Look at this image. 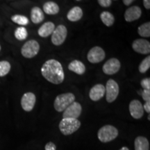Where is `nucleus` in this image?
I'll use <instances>...</instances> for the list:
<instances>
[{"instance_id":"1","label":"nucleus","mask_w":150,"mask_h":150,"mask_svg":"<svg viewBox=\"0 0 150 150\" xmlns=\"http://www.w3.org/2000/svg\"><path fill=\"white\" fill-rule=\"evenodd\" d=\"M41 74L47 81L59 85L65 79V73L63 66L59 61L55 59L47 61L41 67Z\"/></svg>"},{"instance_id":"2","label":"nucleus","mask_w":150,"mask_h":150,"mask_svg":"<svg viewBox=\"0 0 150 150\" xmlns=\"http://www.w3.org/2000/svg\"><path fill=\"white\" fill-rule=\"evenodd\" d=\"M81 127V122L74 118H63L59 123V129L65 136H69L76 132Z\"/></svg>"},{"instance_id":"3","label":"nucleus","mask_w":150,"mask_h":150,"mask_svg":"<svg viewBox=\"0 0 150 150\" xmlns=\"http://www.w3.org/2000/svg\"><path fill=\"white\" fill-rule=\"evenodd\" d=\"M74 102H75V96L73 93L61 94L58 95L54 100V108L58 112H63Z\"/></svg>"},{"instance_id":"4","label":"nucleus","mask_w":150,"mask_h":150,"mask_svg":"<svg viewBox=\"0 0 150 150\" xmlns=\"http://www.w3.org/2000/svg\"><path fill=\"white\" fill-rule=\"evenodd\" d=\"M118 136V130L112 125H105L99 129L97 137L102 142L106 143L115 140Z\"/></svg>"},{"instance_id":"5","label":"nucleus","mask_w":150,"mask_h":150,"mask_svg":"<svg viewBox=\"0 0 150 150\" xmlns=\"http://www.w3.org/2000/svg\"><path fill=\"white\" fill-rule=\"evenodd\" d=\"M40 51V45L35 40H30L26 42L22 47L21 54L24 58L32 59Z\"/></svg>"},{"instance_id":"6","label":"nucleus","mask_w":150,"mask_h":150,"mask_svg":"<svg viewBox=\"0 0 150 150\" xmlns=\"http://www.w3.org/2000/svg\"><path fill=\"white\" fill-rule=\"evenodd\" d=\"M105 91H106L105 94H106V101L108 103H112L117 99L119 95V85L115 81L110 79L105 86Z\"/></svg>"},{"instance_id":"7","label":"nucleus","mask_w":150,"mask_h":150,"mask_svg":"<svg viewBox=\"0 0 150 150\" xmlns=\"http://www.w3.org/2000/svg\"><path fill=\"white\" fill-rule=\"evenodd\" d=\"M67 35V29L65 26L60 24L55 28L52 34V42L54 45H61L65 42Z\"/></svg>"},{"instance_id":"8","label":"nucleus","mask_w":150,"mask_h":150,"mask_svg":"<svg viewBox=\"0 0 150 150\" xmlns=\"http://www.w3.org/2000/svg\"><path fill=\"white\" fill-rule=\"evenodd\" d=\"M106 57L104 50L100 47L96 46L90 50L87 55L88 60L91 63H99Z\"/></svg>"},{"instance_id":"9","label":"nucleus","mask_w":150,"mask_h":150,"mask_svg":"<svg viewBox=\"0 0 150 150\" xmlns=\"http://www.w3.org/2000/svg\"><path fill=\"white\" fill-rule=\"evenodd\" d=\"M121 67V63L116 58H111L104 63L102 67V70L104 74L112 75L117 73Z\"/></svg>"},{"instance_id":"10","label":"nucleus","mask_w":150,"mask_h":150,"mask_svg":"<svg viewBox=\"0 0 150 150\" xmlns=\"http://www.w3.org/2000/svg\"><path fill=\"white\" fill-rule=\"evenodd\" d=\"M82 106L79 102H74L63 111V118H74L77 119L81 114Z\"/></svg>"},{"instance_id":"11","label":"nucleus","mask_w":150,"mask_h":150,"mask_svg":"<svg viewBox=\"0 0 150 150\" xmlns=\"http://www.w3.org/2000/svg\"><path fill=\"white\" fill-rule=\"evenodd\" d=\"M35 102H36V97H35V94L31 92L24 93L21 99L22 109L27 112L31 111L34 108Z\"/></svg>"},{"instance_id":"12","label":"nucleus","mask_w":150,"mask_h":150,"mask_svg":"<svg viewBox=\"0 0 150 150\" xmlns=\"http://www.w3.org/2000/svg\"><path fill=\"white\" fill-rule=\"evenodd\" d=\"M129 112L134 119H140L144 115L143 106L139 100L134 99L129 104Z\"/></svg>"},{"instance_id":"13","label":"nucleus","mask_w":150,"mask_h":150,"mask_svg":"<svg viewBox=\"0 0 150 150\" xmlns=\"http://www.w3.org/2000/svg\"><path fill=\"white\" fill-rule=\"evenodd\" d=\"M132 48L137 53L148 54L150 52V43L145 39H136L132 43Z\"/></svg>"},{"instance_id":"14","label":"nucleus","mask_w":150,"mask_h":150,"mask_svg":"<svg viewBox=\"0 0 150 150\" xmlns=\"http://www.w3.org/2000/svg\"><path fill=\"white\" fill-rule=\"evenodd\" d=\"M142 15V10L139 6H133L128 8L125 13V19L127 22H131L138 20Z\"/></svg>"},{"instance_id":"15","label":"nucleus","mask_w":150,"mask_h":150,"mask_svg":"<svg viewBox=\"0 0 150 150\" xmlns=\"http://www.w3.org/2000/svg\"><path fill=\"white\" fill-rule=\"evenodd\" d=\"M105 86L102 84L98 83L94 86L91 89L89 93V97L91 100L94 102H97L100 100L105 95Z\"/></svg>"},{"instance_id":"16","label":"nucleus","mask_w":150,"mask_h":150,"mask_svg":"<svg viewBox=\"0 0 150 150\" xmlns=\"http://www.w3.org/2000/svg\"><path fill=\"white\" fill-rule=\"evenodd\" d=\"M55 29V24L52 22H47L39 28L38 33L42 38H47L52 34Z\"/></svg>"},{"instance_id":"17","label":"nucleus","mask_w":150,"mask_h":150,"mask_svg":"<svg viewBox=\"0 0 150 150\" xmlns=\"http://www.w3.org/2000/svg\"><path fill=\"white\" fill-rule=\"evenodd\" d=\"M68 69L79 75L83 74L86 70L85 65L79 60H74L71 61L68 65Z\"/></svg>"},{"instance_id":"18","label":"nucleus","mask_w":150,"mask_h":150,"mask_svg":"<svg viewBox=\"0 0 150 150\" xmlns=\"http://www.w3.org/2000/svg\"><path fill=\"white\" fill-rule=\"evenodd\" d=\"M83 17V11L79 6H74L67 13V18L71 22H77Z\"/></svg>"},{"instance_id":"19","label":"nucleus","mask_w":150,"mask_h":150,"mask_svg":"<svg viewBox=\"0 0 150 150\" xmlns=\"http://www.w3.org/2000/svg\"><path fill=\"white\" fill-rule=\"evenodd\" d=\"M45 15L42 9L38 6L32 8L31 11V20L34 24H40L43 21Z\"/></svg>"},{"instance_id":"20","label":"nucleus","mask_w":150,"mask_h":150,"mask_svg":"<svg viewBox=\"0 0 150 150\" xmlns=\"http://www.w3.org/2000/svg\"><path fill=\"white\" fill-rule=\"evenodd\" d=\"M135 150H149V142L144 136H138L134 141Z\"/></svg>"},{"instance_id":"21","label":"nucleus","mask_w":150,"mask_h":150,"mask_svg":"<svg viewBox=\"0 0 150 150\" xmlns=\"http://www.w3.org/2000/svg\"><path fill=\"white\" fill-rule=\"evenodd\" d=\"M43 11L47 15H56L59 13L60 8L59 5L54 1H47L43 5Z\"/></svg>"},{"instance_id":"22","label":"nucleus","mask_w":150,"mask_h":150,"mask_svg":"<svg viewBox=\"0 0 150 150\" xmlns=\"http://www.w3.org/2000/svg\"><path fill=\"white\" fill-rule=\"evenodd\" d=\"M100 18L102 22L106 27H111L115 22L114 16L108 11H103L100 15Z\"/></svg>"},{"instance_id":"23","label":"nucleus","mask_w":150,"mask_h":150,"mask_svg":"<svg viewBox=\"0 0 150 150\" xmlns=\"http://www.w3.org/2000/svg\"><path fill=\"white\" fill-rule=\"evenodd\" d=\"M138 33L140 36L145 38L150 37V22H145L141 24L138 29Z\"/></svg>"},{"instance_id":"24","label":"nucleus","mask_w":150,"mask_h":150,"mask_svg":"<svg viewBox=\"0 0 150 150\" xmlns=\"http://www.w3.org/2000/svg\"><path fill=\"white\" fill-rule=\"evenodd\" d=\"M11 20L15 23L22 26L27 25L29 22V19L27 17L22 16V15H14L11 17Z\"/></svg>"},{"instance_id":"25","label":"nucleus","mask_w":150,"mask_h":150,"mask_svg":"<svg viewBox=\"0 0 150 150\" xmlns=\"http://www.w3.org/2000/svg\"><path fill=\"white\" fill-rule=\"evenodd\" d=\"M11 68V64L7 61H0V77H3L10 72Z\"/></svg>"},{"instance_id":"26","label":"nucleus","mask_w":150,"mask_h":150,"mask_svg":"<svg viewBox=\"0 0 150 150\" xmlns=\"http://www.w3.org/2000/svg\"><path fill=\"white\" fill-rule=\"evenodd\" d=\"M28 35L27 30L25 27H20L17 28L15 31V37L19 40H24L27 38Z\"/></svg>"},{"instance_id":"27","label":"nucleus","mask_w":150,"mask_h":150,"mask_svg":"<svg viewBox=\"0 0 150 150\" xmlns=\"http://www.w3.org/2000/svg\"><path fill=\"white\" fill-rule=\"evenodd\" d=\"M150 67V56H147L145 59L142 61L139 65V72L140 73H145L149 70Z\"/></svg>"},{"instance_id":"28","label":"nucleus","mask_w":150,"mask_h":150,"mask_svg":"<svg viewBox=\"0 0 150 150\" xmlns=\"http://www.w3.org/2000/svg\"><path fill=\"white\" fill-rule=\"evenodd\" d=\"M141 86L144 90H149L150 91V79L145 78L140 82Z\"/></svg>"},{"instance_id":"29","label":"nucleus","mask_w":150,"mask_h":150,"mask_svg":"<svg viewBox=\"0 0 150 150\" xmlns=\"http://www.w3.org/2000/svg\"><path fill=\"white\" fill-rule=\"evenodd\" d=\"M142 97L145 102H150V91L149 90H143L142 92Z\"/></svg>"},{"instance_id":"30","label":"nucleus","mask_w":150,"mask_h":150,"mask_svg":"<svg viewBox=\"0 0 150 150\" xmlns=\"http://www.w3.org/2000/svg\"><path fill=\"white\" fill-rule=\"evenodd\" d=\"M97 1H98L99 4L104 8L109 7L112 4V0H97Z\"/></svg>"},{"instance_id":"31","label":"nucleus","mask_w":150,"mask_h":150,"mask_svg":"<svg viewBox=\"0 0 150 150\" xmlns=\"http://www.w3.org/2000/svg\"><path fill=\"white\" fill-rule=\"evenodd\" d=\"M45 150H56V146L52 142H49L45 145Z\"/></svg>"},{"instance_id":"32","label":"nucleus","mask_w":150,"mask_h":150,"mask_svg":"<svg viewBox=\"0 0 150 150\" xmlns=\"http://www.w3.org/2000/svg\"><path fill=\"white\" fill-rule=\"evenodd\" d=\"M143 106V109L145 110L147 113H149L150 112V102H145V104Z\"/></svg>"},{"instance_id":"33","label":"nucleus","mask_w":150,"mask_h":150,"mask_svg":"<svg viewBox=\"0 0 150 150\" xmlns=\"http://www.w3.org/2000/svg\"><path fill=\"white\" fill-rule=\"evenodd\" d=\"M143 5L146 9L150 8V0H143Z\"/></svg>"},{"instance_id":"34","label":"nucleus","mask_w":150,"mask_h":150,"mask_svg":"<svg viewBox=\"0 0 150 150\" xmlns=\"http://www.w3.org/2000/svg\"><path fill=\"white\" fill-rule=\"evenodd\" d=\"M135 0H123V3L125 6H130Z\"/></svg>"},{"instance_id":"35","label":"nucleus","mask_w":150,"mask_h":150,"mask_svg":"<svg viewBox=\"0 0 150 150\" xmlns=\"http://www.w3.org/2000/svg\"><path fill=\"white\" fill-rule=\"evenodd\" d=\"M119 150H129V149L128 147H122L121 149H119Z\"/></svg>"},{"instance_id":"36","label":"nucleus","mask_w":150,"mask_h":150,"mask_svg":"<svg viewBox=\"0 0 150 150\" xmlns=\"http://www.w3.org/2000/svg\"><path fill=\"white\" fill-rule=\"evenodd\" d=\"M1 45H0V51H1Z\"/></svg>"},{"instance_id":"37","label":"nucleus","mask_w":150,"mask_h":150,"mask_svg":"<svg viewBox=\"0 0 150 150\" xmlns=\"http://www.w3.org/2000/svg\"><path fill=\"white\" fill-rule=\"evenodd\" d=\"M76 1H81V0H76Z\"/></svg>"},{"instance_id":"38","label":"nucleus","mask_w":150,"mask_h":150,"mask_svg":"<svg viewBox=\"0 0 150 150\" xmlns=\"http://www.w3.org/2000/svg\"><path fill=\"white\" fill-rule=\"evenodd\" d=\"M114 1H116V0H114Z\"/></svg>"}]
</instances>
